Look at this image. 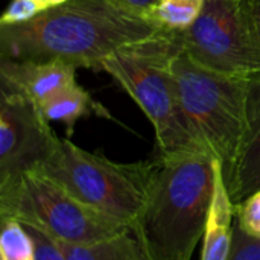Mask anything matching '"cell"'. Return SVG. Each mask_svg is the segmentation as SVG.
I'll return each mask as SVG.
<instances>
[{
	"label": "cell",
	"instance_id": "1",
	"mask_svg": "<svg viewBox=\"0 0 260 260\" xmlns=\"http://www.w3.org/2000/svg\"><path fill=\"white\" fill-rule=\"evenodd\" d=\"M165 30L116 0H67L20 24H0V58L101 70L114 52Z\"/></svg>",
	"mask_w": 260,
	"mask_h": 260
},
{
	"label": "cell",
	"instance_id": "2",
	"mask_svg": "<svg viewBox=\"0 0 260 260\" xmlns=\"http://www.w3.org/2000/svg\"><path fill=\"white\" fill-rule=\"evenodd\" d=\"M157 160L148 198L131 233L148 260H192L204 236L218 160L212 154Z\"/></svg>",
	"mask_w": 260,
	"mask_h": 260
},
{
	"label": "cell",
	"instance_id": "3",
	"mask_svg": "<svg viewBox=\"0 0 260 260\" xmlns=\"http://www.w3.org/2000/svg\"><path fill=\"white\" fill-rule=\"evenodd\" d=\"M180 52L174 30L165 29L114 52L101 66L152 123L160 160L212 154L181 107L172 70L174 58Z\"/></svg>",
	"mask_w": 260,
	"mask_h": 260
},
{
	"label": "cell",
	"instance_id": "4",
	"mask_svg": "<svg viewBox=\"0 0 260 260\" xmlns=\"http://www.w3.org/2000/svg\"><path fill=\"white\" fill-rule=\"evenodd\" d=\"M157 166V158L120 163L85 151L70 139H59L38 169L82 203L131 229L148 198Z\"/></svg>",
	"mask_w": 260,
	"mask_h": 260
},
{
	"label": "cell",
	"instance_id": "5",
	"mask_svg": "<svg viewBox=\"0 0 260 260\" xmlns=\"http://www.w3.org/2000/svg\"><path fill=\"white\" fill-rule=\"evenodd\" d=\"M0 219H17L47 238L85 245L114 238L131 229L82 203L40 169L0 184Z\"/></svg>",
	"mask_w": 260,
	"mask_h": 260
},
{
	"label": "cell",
	"instance_id": "6",
	"mask_svg": "<svg viewBox=\"0 0 260 260\" xmlns=\"http://www.w3.org/2000/svg\"><path fill=\"white\" fill-rule=\"evenodd\" d=\"M181 107L200 139L229 174L247 129L248 78L210 70L186 52L172 62Z\"/></svg>",
	"mask_w": 260,
	"mask_h": 260
},
{
	"label": "cell",
	"instance_id": "7",
	"mask_svg": "<svg viewBox=\"0 0 260 260\" xmlns=\"http://www.w3.org/2000/svg\"><path fill=\"white\" fill-rule=\"evenodd\" d=\"M181 50L198 64L233 76L260 72V38L248 0H204L195 23L174 30Z\"/></svg>",
	"mask_w": 260,
	"mask_h": 260
},
{
	"label": "cell",
	"instance_id": "8",
	"mask_svg": "<svg viewBox=\"0 0 260 260\" xmlns=\"http://www.w3.org/2000/svg\"><path fill=\"white\" fill-rule=\"evenodd\" d=\"M59 137L34 101L0 91V184L38 169Z\"/></svg>",
	"mask_w": 260,
	"mask_h": 260
},
{
	"label": "cell",
	"instance_id": "9",
	"mask_svg": "<svg viewBox=\"0 0 260 260\" xmlns=\"http://www.w3.org/2000/svg\"><path fill=\"white\" fill-rule=\"evenodd\" d=\"M224 180L235 204L260 190V72L248 78L247 129L236 161Z\"/></svg>",
	"mask_w": 260,
	"mask_h": 260
},
{
	"label": "cell",
	"instance_id": "10",
	"mask_svg": "<svg viewBox=\"0 0 260 260\" xmlns=\"http://www.w3.org/2000/svg\"><path fill=\"white\" fill-rule=\"evenodd\" d=\"M76 69L61 62H32L0 58V91L21 94L41 105L56 91L76 82Z\"/></svg>",
	"mask_w": 260,
	"mask_h": 260
},
{
	"label": "cell",
	"instance_id": "11",
	"mask_svg": "<svg viewBox=\"0 0 260 260\" xmlns=\"http://www.w3.org/2000/svg\"><path fill=\"white\" fill-rule=\"evenodd\" d=\"M236 218V204L225 186L222 166L218 161L215 190L203 236L201 260H227L232 251Z\"/></svg>",
	"mask_w": 260,
	"mask_h": 260
},
{
	"label": "cell",
	"instance_id": "12",
	"mask_svg": "<svg viewBox=\"0 0 260 260\" xmlns=\"http://www.w3.org/2000/svg\"><path fill=\"white\" fill-rule=\"evenodd\" d=\"M44 117L49 122H59L66 126L70 137L75 131V125L79 119L90 114L110 117L107 108L96 102L91 94L84 90L78 82L56 91L40 105Z\"/></svg>",
	"mask_w": 260,
	"mask_h": 260
},
{
	"label": "cell",
	"instance_id": "13",
	"mask_svg": "<svg viewBox=\"0 0 260 260\" xmlns=\"http://www.w3.org/2000/svg\"><path fill=\"white\" fill-rule=\"evenodd\" d=\"M53 242L66 260H148L131 230L85 245H73L59 241Z\"/></svg>",
	"mask_w": 260,
	"mask_h": 260
},
{
	"label": "cell",
	"instance_id": "14",
	"mask_svg": "<svg viewBox=\"0 0 260 260\" xmlns=\"http://www.w3.org/2000/svg\"><path fill=\"white\" fill-rule=\"evenodd\" d=\"M0 260H37L34 236L17 219H0Z\"/></svg>",
	"mask_w": 260,
	"mask_h": 260
},
{
	"label": "cell",
	"instance_id": "15",
	"mask_svg": "<svg viewBox=\"0 0 260 260\" xmlns=\"http://www.w3.org/2000/svg\"><path fill=\"white\" fill-rule=\"evenodd\" d=\"M204 0H160L151 12L163 29L184 30L190 27L200 17Z\"/></svg>",
	"mask_w": 260,
	"mask_h": 260
},
{
	"label": "cell",
	"instance_id": "16",
	"mask_svg": "<svg viewBox=\"0 0 260 260\" xmlns=\"http://www.w3.org/2000/svg\"><path fill=\"white\" fill-rule=\"evenodd\" d=\"M236 224L245 235L260 239V190L236 204Z\"/></svg>",
	"mask_w": 260,
	"mask_h": 260
},
{
	"label": "cell",
	"instance_id": "17",
	"mask_svg": "<svg viewBox=\"0 0 260 260\" xmlns=\"http://www.w3.org/2000/svg\"><path fill=\"white\" fill-rule=\"evenodd\" d=\"M44 8L37 0H11L3 11L0 24H20L40 15Z\"/></svg>",
	"mask_w": 260,
	"mask_h": 260
},
{
	"label": "cell",
	"instance_id": "18",
	"mask_svg": "<svg viewBox=\"0 0 260 260\" xmlns=\"http://www.w3.org/2000/svg\"><path fill=\"white\" fill-rule=\"evenodd\" d=\"M227 260H260V239L245 235L235 222L232 251Z\"/></svg>",
	"mask_w": 260,
	"mask_h": 260
},
{
	"label": "cell",
	"instance_id": "19",
	"mask_svg": "<svg viewBox=\"0 0 260 260\" xmlns=\"http://www.w3.org/2000/svg\"><path fill=\"white\" fill-rule=\"evenodd\" d=\"M27 230L34 236V241L37 245V260H66L62 253L58 250V247L50 238L37 232L35 229L27 227Z\"/></svg>",
	"mask_w": 260,
	"mask_h": 260
},
{
	"label": "cell",
	"instance_id": "20",
	"mask_svg": "<svg viewBox=\"0 0 260 260\" xmlns=\"http://www.w3.org/2000/svg\"><path fill=\"white\" fill-rule=\"evenodd\" d=\"M119 5H122L123 8L139 14V15H145V17H151L152 9L157 6V3L160 0H116Z\"/></svg>",
	"mask_w": 260,
	"mask_h": 260
},
{
	"label": "cell",
	"instance_id": "21",
	"mask_svg": "<svg viewBox=\"0 0 260 260\" xmlns=\"http://www.w3.org/2000/svg\"><path fill=\"white\" fill-rule=\"evenodd\" d=\"M248 8H250L254 29L257 32V37L260 38V0H248Z\"/></svg>",
	"mask_w": 260,
	"mask_h": 260
},
{
	"label": "cell",
	"instance_id": "22",
	"mask_svg": "<svg viewBox=\"0 0 260 260\" xmlns=\"http://www.w3.org/2000/svg\"><path fill=\"white\" fill-rule=\"evenodd\" d=\"M43 8H44V11L46 9H49V8H55V6H59V5H62V3H66L67 0H37Z\"/></svg>",
	"mask_w": 260,
	"mask_h": 260
}]
</instances>
